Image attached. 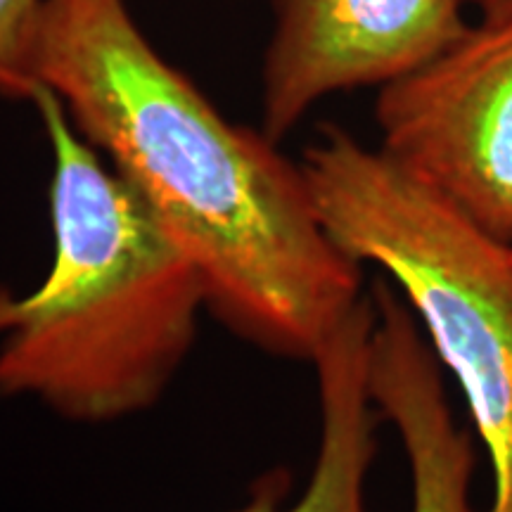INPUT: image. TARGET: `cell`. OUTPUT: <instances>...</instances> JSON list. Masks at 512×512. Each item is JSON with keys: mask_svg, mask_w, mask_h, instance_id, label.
Here are the masks:
<instances>
[{"mask_svg": "<svg viewBox=\"0 0 512 512\" xmlns=\"http://www.w3.org/2000/svg\"><path fill=\"white\" fill-rule=\"evenodd\" d=\"M36 86L192 261L209 316L264 354L311 363L366 292L363 266L325 233L302 164L223 117L126 0H46Z\"/></svg>", "mask_w": 512, "mask_h": 512, "instance_id": "obj_1", "label": "cell"}, {"mask_svg": "<svg viewBox=\"0 0 512 512\" xmlns=\"http://www.w3.org/2000/svg\"><path fill=\"white\" fill-rule=\"evenodd\" d=\"M510 254H512V242H510Z\"/></svg>", "mask_w": 512, "mask_h": 512, "instance_id": "obj_10", "label": "cell"}, {"mask_svg": "<svg viewBox=\"0 0 512 512\" xmlns=\"http://www.w3.org/2000/svg\"><path fill=\"white\" fill-rule=\"evenodd\" d=\"M299 164L330 240L399 290L460 387L494 479L486 512H512L510 245L339 126Z\"/></svg>", "mask_w": 512, "mask_h": 512, "instance_id": "obj_3", "label": "cell"}, {"mask_svg": "<svg viewBox=\"0 0 512 512\" xmlns=\"http://www.w3.org/2000/svg\"><path fill=\"white\" fill-rule=\"evenodd\" d=\"M373 325V299L363 294L313 356L320 437L302 494L290 501V475L273 470L256 479L247 501L230 512H368L366 484L382 418L368 384Z\"/></svg>", "mask_w": 512, "mask_h": 512, "instance_id": "obj_7", "label": "cell"}, {"mask_svg": "<svg viewBox=\"0 0 512 512\" xmlns=\"http://www.w3.org/2000/svg\"><path fill=\"white\" fill-rule=\"evenodd\" d=\"M261 131L280 143L332 93L387 86L470 27L465 0H273Z\"/></svg>", "mask_w": 512, "mask_h": 512, "instance_id": "obj_5", "label": "cell"}, {"mask_svg": "<svg viewBox=\"0 0 512 512\" xmlns=\"http://www.w3.org/2000/svg\"><path fill=\"white\" fill-rule=\"evenodd\" d=\"M368 294L375 306L370 396L399 432L411 470L413 512H479L470 498L475 441L453 418L444 368L411 306L387 278L380 275Z\"/></svg>", "mask_w": 512, "mask_h": 512, "instance_id": "obj_6", "label": "cell"}, {"mask_svg": "<svg viewBox=\"0 0 512 512\" xmlns=\"http://www.w3.org/2000/svg\"><path fill=\"white\" fill-rule=\"evenodd\" d=\"M46 0H0V95L29 100L31 57Z\"/></svg>", "mask_w": 512, "mask_h": 512, "instance_id": "obj_8", "label": "cell"}, {"mask_svg": "<svg viewBox=\"0 0 512 512\" xmlns=\"http://www.w3.org/2000/svg\"><path fill=\"white\" fill-rule=\"evenodd\" d=\"M53 150V261L27 294L0 287V396L34 399L74 425L155 408L209 313L192 261L140 197L36 86Z\"/></svg>", "mask_w": 512, "mask_h": 512, "instance_id": "obj_2", "label": "cell"}, {"mask_svg": "<svg viewBox=\"0 0 512 512\" xmlns=\"http://www.w3.org/2000/svg\"><path fill=\"white\" fill-rule=\"evenodd\" d=\"M380 150L479 228L512 242V15L479 19L380 88Z\"/></svg>", "mask_w": 512, "mask_h": 512, "instance_id": "obj_4", "label": "cell"}, {"mask_svg": "<svg viewBox=\"0 0 512 512\" xmlns=\"http://www.w3.org/2000/svg\"><path fill=\"white\" fill-rule=\"evenodd\" d=\"M482 19H496L512 15V0H477Z\"/></svg>", "mask_w": 512, "mask_h": 512, "instance_id": "obj_9", "label": "cell"}]
</instances>
